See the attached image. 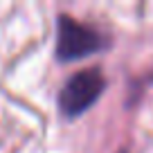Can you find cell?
<instances>
[{
	"mask_svg": "<svg viewBox=\"0 0 153 153\" xmlns=\"http://www.w3.org/2000/svg\"><path fill=\"white\" fill-rule=\"evenodd\" d=\"M106 88V79L97 68L81 70L74 76H70L59 95V106L65 117H79L83 115L97 99L101 97Z\"/></svg>",
	"mask_w": 153,
	"mask_h": 153,
	"instance_id": "7a4b0ae2",
	"label": "cell"
},
{
	"mask_svg": "<svg viewBox=\"0 0 153 153\" xmlns=\"http://www.w3.org/2000/svg\"><path fill=\"white\" fill-rule=\"evenodd\" d=\"M106 48V41L97 29L70 18L61 16L59 18V41H56V59L63 63L86 59L90 54Z\"/></svg>",
	"mask_w": 153,
	"mask_h": 153,
	"instance_id": "6da1fadb",
	"label": "cell"
}]
</instances>
